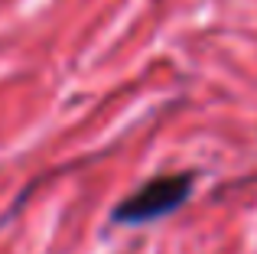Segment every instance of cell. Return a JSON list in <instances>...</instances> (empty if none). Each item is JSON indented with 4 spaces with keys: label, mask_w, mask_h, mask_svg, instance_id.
<instances>
[{
    "label": "cell",
    "mask_w": 257,
    "mask_h": 254,
    "mask_svg": "<svg viewBox=\"0 0 257 254\" xmlns=\"http://www.w3.org/2000/svg\"><path fill=\"white\" fill-rule=\"evenodd\" d=\"M195 186V173H163L147 179L134 192H127L111 212V222L117 225H147L153 218H163L176 212L189 199Z\"/></svg>",
    "instance_id": "obj_1"
}]
</instances>
